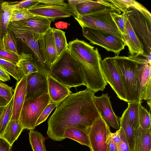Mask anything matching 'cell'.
Listing matches in <instances>:
<instances>
[{"instance_id": "6da1fadb", "label": "cell", "mask_w": 151, "mask_h": 151, "mask_svg": "<svg viewBox=\"0 0 151 151\" xmlns=\"http://www.w3.org/2000/svg\"><path fill=\"white\" fill-rule=\"evenodd\" d=\"M95 93L87 89L70 94L59 103L48 120V137L61 141L64 139L65 130L70 127L87 133L93 122L100 116L93 99Z\"/></svg>"}, {"instance_id": "7a4b0ae2", "label": "cell", "mask_w": 151, "mask_h": 151, "mask_svg": "<svg viewBox=\"0 0 151 151\" xmlns=\"http://www.w3.org/2000/svg\"><path fill=\"white\" fill-rule=\"evenodd\" d=\"M68 50L81 67L87 89L95 93L103 91L107 83L100 68L101 58L97 48L77 38L69 42Z\"/></svg>"}, {"instance_id": "3957f363", "label": "cell", "mask_w": 151, "mask_h": 151, "mask_svg": "<svg viewBox=\"0 0 151 151\" xmlns=\"http://www.w3.org/2000/svg\"><path fill=\"white\" fill-rule=\"evenodd\" d=\"M113 58L121 79L127 102L141 101L140 71L146 63H151L143 55L128 57L116 55Z\"/></svg>"}, {"instance_id": "277c9868", "label": "cell", "mask_w": 151, "mask_h": 151, "mask_svg": "<svg viewBox=\"0 0 151 151\" xmlns=\"http://www.w3.org/2000/svg\"><path fill=\"white\" fill-rule=\"evenodd\" d=\"M49 75L69 88L85 86L81 67L68 49L51 66Z\"/></svg>"}, {"instance_id": "5b68a950", "label": "cell", "mask_w": 151, "mask_h": 151, "mask_svg": "<svg viewBox=\"0 0 151 151\" xmlns=\"http://www.w3.org/2000/svg\"><path fill=\"white\" fill-rule=\"evenodd\" d=\"M123 13L142 44L144 54L151 59V14L141 4L131 6Z\"/></svg>"}, {"instance_id": "8992f818", "label": "cell", "mask_w": 151, "mask_h": 151, "mask_svg": "<svg viewBox=\"0 0 151 151\" xmlns=\"http://www.w3.org/2000/svg\"><path fill=\"white\" fill-rule=\"evenodd\" d=\"M14 35L32 51L34 55L32 62L38 72L49 75L51 66L44 59L40 49L38 40L31 29L26 25L22 24L16 29Z\"/></svg>"}, {"instance_id": "52a82bcc", "label": "cell", "mask_w": 151, "mask_h": 151, "mask_svg": "<svg viewBox=\"0 0 151 151\" xmlns=\"http://www.w3.org/2000/svg\"><path fill=\"white\" fill-rule=\"evenodd\" d=\"M50 101L48 93L37 98H26L19 119L24 129H35L38 119Z\"/></svg>"}, {"instance_id": "ba28073f", "label": "cell", "mask_w": 151, "mask_h": 151, "mask_svg": "<svg viewBox=\"0 0 151 151\" xmlns=\"http://www.w3.org/2000/svg\"><path fill=\"white\" fill-rule=\"evenodd\" d=\"M82 28L83 36L92 45L99 46L108 51L118 55L126 46L123 40L103 30L84 26Z\"/></svg>"}, {"instance_id": "9c48e42d", "label": "cell", "mask_w": 151, "mask_h": 151, "mask_svg": "<svg viewBox=\"0 0 151 151\" xmlns=\"http://www.w3.org/2000/svg\"><path fill=\"white\" fill-rule=\"evenodd\" d=\"M111 12L117 13L113 10H108L91 14L78 16L74 18L81 26L103 30L123 40L122 35L110 15Z\"/></svg>"}, {"instance_id": "30bf717a", "label": "cell", "mask_w": 151, "mask_h": 151, "mask_svg": "<svg viewBox=\"0 0 151 151\" xmlns=\"http://www.w3.org/2000/svg\"><path fill=\"white\" fill-rule=\"evenodd\" d=\"M68 2L69 6L74 14V17L108 10L114 11L119 14L121 13L120 10L108 0H69Z\"/></svg>"}, {"instance_id": "8fae6325", "label": "cell", "mask_w": 151, "mask_h": 151, "mask_svg": "<svg viewBox=\"0 0 151 151\" xmlns=\"http://www.w3.org/2000/svg\"><path fill=\"white\" fill-rule=\"evenodd\" d=\"M111 132L109 127L100 115L94 121L87 132L90 151H108L107 140Z\"/></svg>"}, {"instance_id": "7c38bea8", "label": "cell", "mask_w": 151, "mask_h": 151, "mask_svg": "<svg viewBox=\"0 0 151 151\" xmlns=\"http://www.w3.org/2000/svg\"><path fill=\"white\" fill-rule=\"evenodd\" d=\"M100 66L103 78L120 99L127 102L126 95L119 74L116 67L113 57L100 60Z\"/></svg>"}, {"instance_id": "4fadbf2b", "label": "cell", "mask_w": 151, "mask_h": 151, "mask_svg": "<svg viewBox=\"0 0 151 151\" xmlns=\"http://www.w3.org/2000/svg\"><path fill=\"white\" fill-rule=\"evenodd\" d=\"M28 10L35 16L46 18L51 22L72 16L74 17V14L69 5H51L41 4L33 6Z\"/></svg>"}, {"instance_id": "5bb4252c", "label": "cell", "mask_w": 151, "mask_h": 151, "mask_svg": "<svg viewBox=\"0 0 151 151\" xmlns=\"http://www.w3.org/2000/svg\"><path fill=\"white\" fill-rule=\"evenodd\" d=\"M107 93L100 96L93 95V100L98 112L107 125L117 130L120 128V118L114 113Z\"/></svg>"}, {"instance_id": "9a60e30c", "label": "cell", "mask_w": 151, "mask_h": 151, "mask_svg": "<svg viewBox=\"0 0 151 151\" xmlns=\"http://www.w3.org/2000/svg\"><path fill=\"white\" fill-rule=\"evenodd\" d=\"M47 76L38 72L27 76L26 98H37L48 93Z\"/></svg>"}, {"instance_id": "2e32d148", "label": "cell", "mask_w": 151, "mask_h": 151, "mask_svg": "<svg viewBox=\"0 0 151 151\" xmlns=\"http://www.w3.org/2000/svg\"><path fill=\"white\" fill-rule=\"evenodd\" d=\"M39 48L47 63L51 67L56 60V52L52 28L38 40Z\"/></svg>"}, {"instance_id": "e0dca14e", "label": "cell", "mask_w": 151, "mask_h": 151, "mask_svg": "<svg viewBox=\"0 0 151 151\" xmlns=\"http://www.w3.org/2000/svg\"><path fill=\"white\" fill-rule=\"evenodd\" d=\"M27 76L17 82L13 93V101L10 120H19L21 111L26 98Z\"/></svg>"}, {"instance_id": "ac0fdd59", "label": "cell", "mask_w": 151, "mask_h": 151, "mask_svg": "<svg viewBox=\"0 0 151 151\" xmlns=\"http://www.w3.org/2000/svg\"><path fill=\"white\" fill-rule=\"evenodd\" d=\"M124 16L125 20V33L122 36L126 46L128 48L130 56L140 55H145L142 44L125 14Z\"/></svg>"}, {"instance_id": "d6986e66", "label": "cell", "mask_w": 151, "mask_h": 151, "mask_svg": "<svg viewBox=\"0 0 151 151\" xmlns=\"http://www.w3.org/2000/svg\"><path fill=\"white\" fill-rule=\"evenodd\" d=\"M48 93L50 101L57 105L72 92L68 87L58 81L50 75L47 76Z\"/></svg>"}, {"instance_id": "ffe728a7", "label": "cell", "mask_w": 151, "mask_h": 151, "mask_svg": "<svg viewBox=\"0 0 151 151\" xmlns=\"http://www.w3.org/2000/svg\"><path fill=\"white\" fill-rule=\"evenodd\" d=\"M151 64L148 62L141 68L139 75L141 87V100H144L150 110L151 106Z\"/></svg>"}, {"instance_id": "44dd1931", "label": "cell", "mask_w": 151, "mask_h": 151, "mask_svg": "<svg viewBox=\"0 0 151 151\" xmlns=\"http://www.w3.org/2000/svg\"><path fill=\"white\" fill-rule=\"evenodd\" d=\"M21 21L34 32L38 40L51 28V21L47 18L40 16L34 17Z\"/></svg>"}, {"instance_id": "7402d4cb", "label": "cell", "mask_w": 151, "mask_h": 151, "mask_svg": "<svg viewBox=\"0 0 151 151\" xmlns=\"http://www.w3.org/2000/svg\"><path fill=\"white\" fill-rule=\"evenodd\" d=\"M134 134V151H151V129L144 130L139 126Z\"/></svg>"}, {"instance_id": "603a6c76", "label": "cell", "mask_w": 151, "mask_h": 151, "mask_svg": "<svg viewBox=\"0 0 151 151\" xmlns=\"http://www.w3.org/2000/svg\"><path fill=\"white\" fill-rule=\"evenodd\" d=\"M14 9V2L0 0V41L8 29L11 15Z\"/></svg>"}, {"instance_id": "cb8c5ba5", "label": "cell", "mask_w": 151, "mask_h": 151, "mask_svg": "<svg viewBox=\"0 0 151 151\" xmlns=\"http://www.w3.org/2000/svg\"><path fill=\"white\" fill-rule=\"evenodd\" d=\"M24 129L19 119L10 120L0 137L12 146Z\"/></svg>"}, {"instance_id": "d4e9b609", "label": "cell", "mask_w": 151, "mask_h": 151, "mask_svg": "<svg viewBox=\"0 0 151 151\" xmlns=\"http://www.w3.org/2000/svg\"><path fill=\"white\" fill-rule=\"evenodd\" d=\"M120 127L123 130L131 151H134V130L131 126L127 114L126 109L120 118Z\"/></svg>"}, {"instance_id": "484cf974", "label": "cell", "mask_w": 151, "mask_h": 151, "mask_svg": "<svg viewBox=\"0 0 151 151\" xmlns=\"http://www.w3.org/2000/svg\"><path fill=\"white\" fill-rule=\"evenodd\" d=\"M52 29L56 50V61L68 49V43L64 32L54 28Z\"/></svg>"}, {"instance_id": "4316f807", "label": "cell", "mask_w": 151, "mask_h": 151, "mask_svg": "<svg viewBox=\"0 0 151 151\" xmlns=\"http://www.w3.org/2000/svg\"><path fill=\"white\" fill-rule=\"evenodd\" d=\"M63 137L64 139L66 138H69L89 148L88 135L86 132L76 128H68L65 131Z\"/></svg>"}, {"instance_id": "83f0119b", "label": "cell", "mask_w": 151, "mask_h": 151, "mask_svg": "<svg viewBox=\"0 0 151 151\" xmlns=\"http://www.w3.org/2000/svg\"><path fill=\"white\" fill-rule=\"evenodd\" d=\"M32 55L24 52L21 54V57L17 65L22 70L25 76L36 72L38 70L32 62Z\"/></svg>"}, {"instance_id": "f1b7e54d", "label": "cell", "mask_w": 151, "mask_h": 151, "mask_svg": "<svg viewBox=\"0 0 151 151\" xmlns=\"http://www.w3.org/2000/svg\"><path fill=\"white\" fill-rule=\"evenodd\" d=\"M29 140L33 151H47L45 144V139L40 132L30 129Z\"/></svg>"}, {"instance_id": "f546056e", "label": "cell", "mask_w": 151, "mask_h": 151, "mask_svg": "<svg viewBox=\"0 0 151 151\" xmlns=\"http://www.w3.org/2000/svg\"><path fill=\"white\" fill-rule=\"evenodd\" d=\"M142 102H127L128 107L126 109L130 123L135 130L139 126V105Z\"/></svg>"}, {"instance_id": "4dcf8cb0", "label": "cell", "mask_w": 151, "mask_h": 151, "mask_svg": "<svg viewBox=\"0 0 151 151\" xmlns=\"http://www.w3.org/2000/svg\"><path fill=\"white\" fill-rule=\"evenodd\" d=\"M12 33L7 29L0 41V45L4 49L14 53L20 58L21 55L18 52L16 40Z\"/></svg>"}, {"instance_id": "1f68e13d", "label": "cell", "mask_w": 151, "mask_h": 151, "mask_svg": "<svg viewBox=\"0 0 151 151\" xmlns=\"http://www.w3.org/2000/svg\"><path fill=\"white\" fill-rule=\"evenodd\" d=\"M0 66L17 82L19 81L25 76L17 64L0 58Z\"/></svg>"}, {"instance_id": "d6a6232c", "label": "cell", "mask_w": 151, "mask_h": 151, "mask_svg": "<svg viewBox=\"0 0 151 151\" xmlns=\"http://www.w3.org/2000/svg\"><path fill=\"white\" fill-rule=\"evenodd\" d=\"M13 96L5 106L0 116V136L1 134L10 120L12 115Z\"/></svg>"}, {"instance_id": "836d02e7", "label": "cell", "mask_w": 151, "mask_h": 151, "mask_svg": "<svg viewBox=\"0 0 151 151\" xmlns=\"http://www.w3.org/2000/svg\"><path fill=\"white\" fill-rule=\"evenodd\" d=\"M139 105V125L144 130L151 129V115L150 111L149 112L142 105Z\"/></svg>"}, {"instance_id": "e575fe53", "label": "cell", "mask_w": 151, "mask_h": 151, "mask_svg": "<svg viewBox=\"0 0 151 151\" xmlns=\"http://www.w3.org/2000/svg\"><path fill=\"white\" fill-rule=\"evenodd\" d=\"M34 16L35 15L30 13L27 9H15L13 10L11 13L10 22L22 21Z\"/></svg>"}, {"instance_id": "d590c367", "label": "cell", "mask_w": 151, "mask_h": 151, "mask_svg": "<svg viewBox=\"0 0 151 151\" xmlns=\"http://www.w3.org/2000/svg\"><path fill=\"white\" fill-rule=\"evenodd\" d=\"M121 12H124L127 9L131 6H137L140 4L133 0H108Z\"/></svg>"}, {"instance_id": "8d00e7d4", "label": "cell", "mask_w": 151, "mask_h": 151, "mask_svg": "<svg viewBox=\"0 0 151 151\" xmlns=\"http://www.w3.org/2000/svg\"><path fill=\"white\" fill-rule=\"evenodd\" d=\"M113 20L115 23L119 30L122 35L125 34V20L124 13L121 14L115 12L110 13Z\"/></svg>"}, {"instance_id": "74e56055", "label": "cell", "mask_w": 151, "mask_h": 151, "mask_svg": "<svg viewBox=\"0 0 151 151\" xmlns=\"http://www.w3.org/2000/svg\"><path fill=\"white\" fill-rule=\"evenodd\" d=\"M14 89L0 81V96L9 102L12 99Z\"/></svg>"}, {"instance_id": "f35d334b", "label": "cell", "mask_w": 151, "mask_h": 151, "mask_svg": "<svg viewBox=\"0 0 151 151\" xmlns=\"http://www.w3.org/2000/svg\"><path fill=\"white\" fill-rule=\"evenodd\" d=\"M57 106L56 103L50 101L47 105L38 119L36 124V127L47 119L52 110Z\"/></svg>"}, {"instance_id": "ab89813d", "label": "cell", "mask_w": 151, "mask_h": 151, "mask_svg": "<svg viewBox=\"0 0 151 151\" xmlns=\"http://www.w3.org/2000/svg\"><path fill=\"white\" fill-rule=\"evenodd\" d=\"M0 58L17 64L20 58L16 54L4 49L0 45Z\"/></svg>"}, {"instance_id": "60d3db41", "label": "cell", "mask_w": 151, "mask_h": 151, "mask_svg": "<svg viewBox=\"0 0 151 151\" xmlns=\"http://www.w3.org/2000/svg\"><path fill=\"white\" fill-rule=\"evenodd\" d=\"M40 4L39 0H26L14 2L15 9H28Z\"/></svg>"}, {"instance_id": "b9f144b4", "label": "cell", "mask_w": 151, "mask_h": 151, "mask_svg": "<svg viewBox=\"0 0 151 151\" xmlns=\"http://www.w3.org/2000/svg\"><path fill=\"white\" fill-rule=\"evenodd\" d=\"M121 141L117 146L118 151H131L123 129L120 127Z\"/></svg>"}, {"instance_id": "7bdbcfd3", "label": "cell", "mask_w": 151, "mask_h": 151, "mask_svg": "<svg viewBox=\"0 0 151 151\" xmlns=\"http://www.w3.org/2000/svg\"><path fill=\"white\" fill-rule=\"evenodd\" d=\"M40 4L47 5L68 6V4L61 0H39Z\"/></svg>"}, {"instance_id": "ee69618b", "label": "cell", "mask_w": 151, "mask_h": 151, "mask_svg": "<svg viewBox=\"0 0 151 151\" xmlns=\"http://www.w3.org/2000/svg\"><path fill=\"white\" fill-rule=\"evenodd\" d=\"M110 133L107 140L108 151H118L117 145L112 139Z\"/></svg>"}, {"instance_id": "f6af8a7d", "label": "cell", "mask_w": 151, "mask_h": 151, "mask_svg": "<svg viewBox=\"0 0 151 151\" xmlns=\"http://www.w3.org/2000/svg\"><path fill=\"white\" fill-rule=\"evenodd\" d=\"M12 146L4 139L0 138V151H10Z\"/></svg>"}, {"instance_id": "bcb514c9", "label": "cell", "mask_w": 151, "mask_h": 151, "mask_svg": "<svg viewBox=\"0 0 151 151\" xmlns=\"http://www.w3.org/2000/svg\"><path fill=\"white\" fill-rule=\"evenodd\" d=\"M110 136L112 140L118 146L121 141L120 131V129L114 133L111 132Z\"/></svg>"}, {"instance_id": "7dc6e473", "label": "cell", "mask_w": 151, "mask_h": 151, "mask_svg": "<svg viewBox=\"0 0 151 151\" xmlns=\"http://www.w3.org/2000/svg\"><path fill=\"white\" fill-rule=\"evenodd\" d=\"M10 80V75L0 66V81L6 82Z\"/></svg>"}, {"instance_id": "c3c4849f", "label": "cell", "mask_w": 151, "mask_h": 151, "mask_svg": "<svg viewBox=\"0 0 151 151\" xmlns=\"http://www.w3.org/2000/svg\"><path fill=\"white\" fill-rule=\"evenodd\" d=\"M8 103L4 99L0 96V106H6Z\"/></svg>"}, {"instance_id": "681fc988", "label": "cell", "mask_w": 151, "mask_h": 151, "mask_svg": "<svg viewBox=\"0 0 151 151\" xmlns=\"http://www.w3.org/2000/svg\"><path fill=\"white\" fill-rule=\"evenodd\" d=\"M5 106H0V116L4 110Z\"/></svg>"}, {"instance_id": "f907efd6", "label": "cell", "mask_w": 151, "mask_h": 151, "mask_svg": "<svg viewBox=\"0 0 151 151\" xmlns=\"http://www.w3.org/2000/svg\"></svg>"}]
</instances>
